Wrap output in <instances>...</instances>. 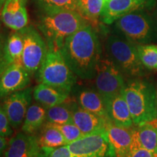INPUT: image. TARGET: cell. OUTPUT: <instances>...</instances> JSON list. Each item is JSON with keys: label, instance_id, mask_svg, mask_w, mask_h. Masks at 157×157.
<instances>
[{"label": "cell", "instance_id": "5bb4252c", "mask_svg": "<svg viewBox=\"0 0 157 157\" xmlns=\"http://www.w3.org/2000/svg\"><path fill=\"white\" fill-rule=\"evenodd\" d=\"M39 151L37 137L20 132L11 137L4 157H38Z\"/></svg>", "mask_w": 157, "mask_h": 157}, {"label": "cell", "instance_id": "d4e9b609", "mask_svg": "<svg viewBox=\"0 0 157 157\" xmlns=\"http://www.w3.org/2000/svg\"><path fill=\"white\" fill-rule=\"evenodd\" d=\"M36 12H50L60 10L79 13L78 0H33Z\"/></svg>", "mask_w": 157, "mask_h": 157}, {"label": "cell", "instance_id": "d590c367", "mask_svg": "<svg viewBox=\"0 0 157 157\" xmlns=\"http://www.w3.org/2000/svg\"><path fill=\"white\" fill-rule=\"evenodd\" d=\"M155 93H156V105H157V83L155 86Z\"/></svg>", "mask_w": 157, "mask_h": 157}, {"label": "cell", "instance_id": "ba28073f", "mask_svg": "<svg viewBox=\"0 0 157 157\" xmlns=\"http://www.w3.org/2000/svg\"><path fill=\"white\" fill-rule=\"evenodd\" d=\"M124 76L108 58H102L98 64L95 77V90L105 101L122 94L124 89Z\"/></svg>", "mask_w": 157, "mask_h": 157}, {"label": "cell", "instance_id": "603a6c76", "mask_svg": "<svg viewBox=\"0 0 157 157\" xmlns=\"http://www.w3.org/2000/svg\"><path fill=\"white\" fill-rule=\"evenodd\" d=\"M105 0H78L79 13L93 26H98Z\"/></svg>", "mask_w": 157, "mask_h": 157}, {"label": "cell", "instance_id": "9a60e30c", "mask_svg": "<svg viewBox=\"0 0 157 157\" xmlns=\"http://www.w3.org/2000/svg\"><path fill=\"white\" fill-rule=\"evenodd\" d=\"M148 0H105L100 21L111 25L121 17L139 8L144 7Z\"/></svg>", "mask_w": 157, "mask_h": 157}, {"label": "cell", "instance_id": "d6986e66", "mask_svg": "<svg viewBox=\"0 0 157 157\" xmlns=\"http://www.w3.org/2000/svg\"><path fill=\"white\" fill-rule=\"evenodd\" d=\"M33 95L36 102L48 109L64 103L68 93L44 84H39L34 87Z\"/></svg>", "mask_w": 157, "mask_h": 157}, {"label": "cell", "instance_id": "d6a6232c", "mask_svg": "<svg viewBox=\"0 0 157 157\" xmlns=\"http://www.w3.org/2000/svg\"><path fill=\"white\" fill-rule=\"evenodd\" d=\"M8 146V142L6 137L0 136V157H3L5 151Z\"/></svg>", "mask_w": 157, "mask_h": 157}, {"label": "cell", "instance_id": "3957f363", "mask_svg": "<svg viewBox=\"0 0 157 157\" xmlns=\"http://www.w3.org/2000/svg\"><path fill=\"white\" fill-rule=\"evenodd\" d=\"M123 95L129 106L134 124L139 126L157 119L154 84L140 78H128Z\"/></svg>", "mask_w": 157, "mask_h": 157}, {"label": "cell", "instance_id": "8fae6325", "mask_svg": "<svg viewBox=\"0 0 157 157\" xmlns=\"http://www.w3.org/2000/svg\"><path fill=\"white\" fill-rule=\"evenodd\" d=\"M31 75L22 65L12 64L0 76V99L26 88Z\"/></svg>", "mask_w": 157, "mask_h": 157}, {"label": "cell", "instance_id": "836d02e7", "mask_svg": "<svg viewBox=\"0 0 157 157\" xmlns=\"http://www.w3.org/2000/svg\"><path fill=\"white\" fill-rule=\"evenodd\" d=\"M6 0H0V13H1V10L2 9V7L4 5V4H5Z\"/></svg>", "mask_w": 157, "mask_h": 157}, {"label": "cell", "instance_id": "9c48e42d", "mask_svg": "<svg viewBox=\"0 0 157 157\" xmlns=\"http://www.w3.org/2000/svg\"><path fill=\"white\" fill-rule=\"evenodd\" d=\"M66 146L72 157H117L107 131L84 136Z\"/></svg>", "mask_w": 157, "mask_h": 157}, {"label": "cell", "instance_id": "5b68a950", "mask_svg": "<svg viewBox=\"0 0 157 157\" xmlns=\"http://www.w3.org/2000/svg\"><path fill=\"white\" fill-rule=\"evenodd\" d=\"M117 31L135 44H148L157 41V25L154 17L139 8L115 21Z\"/></svg>", "mask_w": 157, "mask_h": 157}, {"label": "cell", "instance_id": "cb8c5ba5", "mask_svg": "<svg viewBox=\"0 0 157 157\" xmlns=\"http://www.w3.org/2000/svg\"><path fill=\"white\" fill-rule=\"evenodd\" d=\"M37 140L41 148H58L66 145L61 132L56 127L47 123L43 126L42 132L37 137Z\"/></svg>", "mask_w": 157, "mask_h": 157}, {"label": "cell", "instance_id": "e0dca14e", "mask_svg": "<svg viewBox=\"0 0 157 157\" xmlns=\"http://www.w3.org/2000/svg\"><path fill=\"white\" fill-rule=\"evenodd\" d=\"M109 140L117 157H129L132 141V130L117 126L109 121L106 127Z\"/></svg>", "mask_w": 157, "mask_h": 157}, {"label": "cell", "instance_id": "1f68e13d", "mask_svg": "<svg viewBox=\"0 0 157 157\" xmlns=\"http://www.w3.org/2000/svg\"><path fill=\"white\" fill-rule=\"evenodd\" d=\"M129 157H157L156 156L146 149L143 148V147L138 148L131 151Z\"/></svg>", "mask_w": 157, "mask_h": 157}, {"label": "cell", "instance_id": "484cf974", "mask_svg": "<svg viewBox=\"0 0 157 157\" xmlns=\"http://www.w3.org/2000/svg\"><path fill=\"white\" fill-rule=\"evenodd\" d=\"M47 122L56 124L74 123L71 109L63 103L47 109Z\"/></svg>", "mask_w": 157, "mask_h": 157}, {"label": "cell", "instance_id": "6da1fadb", "mask_svg": "<svg viewBox=\"0 0 157 157\" xmlns=\"http://www.w3.org/2000/svg\"><path fill=\"white\" fill-rule=\"evenodd\" d=\"M95 29L88 23L66 38L60 48L68 67L82 79L95 78L102 58L101 44Z\"/></svg>", "mask_w": 157, "mask_h": 157}, {"label": "cell", "instance_id": "7c38bea8", "mask_svg": "<svg viewBox=\"0 0 157 157\" xmlns=\"http://www.w3.org/2000/svg\"><path fill=\"white\" fill-rule=\"evenodd\" d=\"M28 0H6L0 13V19L5 26L17 31L29 25Z\"/></svg>", "mask_w": 157, "mask_h": 157}, {"label": "cell", "instance_id": "277c9868", "mask_svg": "<svg viewBox=\"0 0 157 157\" xmlns=\"http://www.w3.org/2000/svg\"><path fill=\"white\" fill-rule=\"evenodd\" d=\"M107 58L119 68L124 77L140 78L146 74V68L139 58L136 44L119 33L108 36L105 43Z\"/></svg>", "mask_w": 157, "mask_h": 157}, {"label": "cell", "instance_id": "83f0119b", "mask_svg": "<svg viewBox=\"0 0 157 157\" xmlns=\"http://www.w3.org/2000/svg\"><path fill=\"white\" fill-rule=\"evenodd\" d=\"M47 124L56 127L61 132L65 140H66V145L74 142V141L84 137L81 130L74 123L64 124H51L48 122H47Z\"/></svg>", "mask_w": 157, "mask_h": 157}, {"label": "cell", "instance_id": "e575fe53", "mask_svg": "<svg viewBox=\"0 0 157 157\" xmlns=\"http://www.w3.org/2000/svg\"><path fill=\"white\" fill-rule=\"evenodd\" d=\"M154 19H155V21H156V25H157V6H156V10H155V13H154Z\"/></svg>", "mask_w": 157, "mask_h": 157}, {"label": "cell", "instance_id": "f1b7e54d", "mask_svg": "<svg viewBox=\"0 0 157 157\" xmlns=\"http://www.w3.org/2000/svg\"><path fill=\"white\" fill-rule=\"evenodd\" d=\"M38 157H72L67 146L58 148H41Z\"/></svg>", "mask_w": 157, "mask_h": 157}, {"label": "cell", "instance_id": "30bf717a", "mask_svg": "<svg viewBox=\"0 0 157 157\" xmlns=\"http://www.w3.org/2000/svg\"><path fill=\"white\" fill-rule=\"evenodd\" d=\"M31 88L15 92L4 98L2 108L13 129L22 126L25 114L31 105Z\"/></svg>", "mask_w": 157, "mask_h": 157}, {"label": "cell", "instance_id": "4316f807", "mask_svg": "<svg viewBox=\"0 0 157 157\" xmlns=\"http://www.w3.org/2000/svg\"><path fill=\"white\" fill-rule=\"evenodd\" d=\"M139 58L147 70H157V45L136 44Z\"/></svg>", "mask_w": 157, "mask_h": 157}, {"label": "cell", "instance_id": "f546056e", "mask_svg": "<svg viewBox=\"0 0 157 157\" xmlns=\"http://www.w3.org/2000/svg\"><path fill=\"white\" fill-rule=\"evenodd\" d=\"M13 129L3 108L0 105V136L6 138L11 137L13 134Z\"/></svg>", "mask_w": 157, "mask_h": 157}, {"label": "cell", "instance_id": "52a82bcc", "mask_svg": "<svg viewBox=\"0 0 157 157\" xmlns=\"http://www.w3.org/2000/svg\"><path fill=\"white\" fill-rule=\"evenodd\" d=\"M23 39L22 64L31 76L40 69L48 52V44L40 31L29 25L19 31Z\"/></svg>", "mask_w": 157, "mask_h": 157}, {"label": "cell", "instance_id": "8992f818", "mask_svg": "<svg viewBox=\"0 0 157 157\" xmlns=\"http://www.w3.org/2000/svg\"><path fill=\"white\" fill-rule=\"evenodd\" d=\"M46 58L39 71L40 83L69 93L76 82V75L65 61L60 50L48 44Z\"/></svg>", "mask_w": 157, "mask_h": 157}, {"label": "cell", "instance_id": "4fadbf2b", "mask_svg": "<svg viewBox=\"0 0 157 157\" xmlns=\"http://www.w3.org/2000/svg\"><path fill=\"white\" fill-rule=\"evenodd\" d=\"M72 119L84 136L106 132L109 120L86 111L74 104L71 107Z\"/></svg>", "mask_w": 157, "mask_h": 157}, {"label": "cell", "instance_id": "ffe728a7", "mask_svg": "<svg viewBox=\"0 0 157 157\" xmlns=\"http://www.w3.org/2000/svg\"><path fill=\"white\" fill-rule=\"evenodd\" d=\"M47 109L40 104H31L28 109L21 130L25 134L34 135L42 128L46 120Z\"/></svg>", "mask_w": 157, "mask_h": 157}, {"label": "cell", "instance_id": "44dd1931", "mask_svg": "<svg viewBox=\"0 0 157 157\" xmlns=\"http://www.w3.org/2000/svg\"><path fill=\"white\" fill-rule=\"evenodd\" d=\"M23 39L19 31L11 33L7 38L5 44V57L7 65H22Z\"/></svg>", "mask_w": 157, "mask_h": 157}, {"label": "cell", "instance_id": "8d00e7d4", "mask_svg": "<svg viewBox=\"0 0 157 157\" xmlns=\"http://www.w3.org/2000/svg\"><path fill=\"white\" fill-rule=\"evenodd\" d=\"M0 28H1V24H0Z\"/></svg>", "mask_w": 157, "mask_h": 157}, {"label": "cell", "instance_id": "7402d4cb", "mask_svg": "<svg viewBox=\"0 0 157 157\" xmlns=\"http://www.w3.org/2000/svg\"><path fill=\"white\" fill-rule=\"evenodd\" d=\"M140 146L157 156V124L151 121L135 128Z\"/></svg>", "mask_w": 157, "mask_h": 157}, {"label": "cell", "instance_id": "2e32d148", "mask_svg": "<svg viewBox=\"0 0 157 157\" xmlns=\"http://www.w3.org/2000/svg\"><path fill=\"white\" fill-rule=\"evenodd\" d=\"M109 120L117 126L131 128L133 123L132 116L123 93L105 101Z\"/></svg>", "mask_w": 157, "mask_h": 157}, {"label": "cell", "instance_id": "4dcf8cb0", "mask_svg": "<svg viewBox=\"0 0 157 157\" xmlns=\"http://www.w3.org/2000/svg\"><path fill=\"white\" fill-rule=\"evenodd\" d=\"M7 37L0 32V76L8 67L5 57V44Z\"/></svg>", "mask_w": 157, "mask_h": 157}, {"label": "cell", "instance_id": "7a4b0ae2", "mask_svg": "<svg viewBox=\"0 0 157 157\" xmlns=\"http://www.w3.org/2000/svg\"><path fill=\"white\" fill-rule=\"evenodd\" d=\"M37 28L47 44L62 48L66 38L90 23L79 13L60 10L37 12Z\"/></svg>", "mask_w": 157, "mask_h": 157}, {"label": "cell", "instance_id": "ac0fdd59", "mask_svg": "<svg viewBox=\"0 0 157 157\" xmlns=\"http://www.w3.org/2000/svg\"><path fill=\"white\" fill-rule=\"evenodd\" d=\"M77 102L83 109L109 120L106 103L101 94L96 90H82L77 95Z\"/></svg>", "mask_w": 157, "mask_h": 157}]
</instances>
